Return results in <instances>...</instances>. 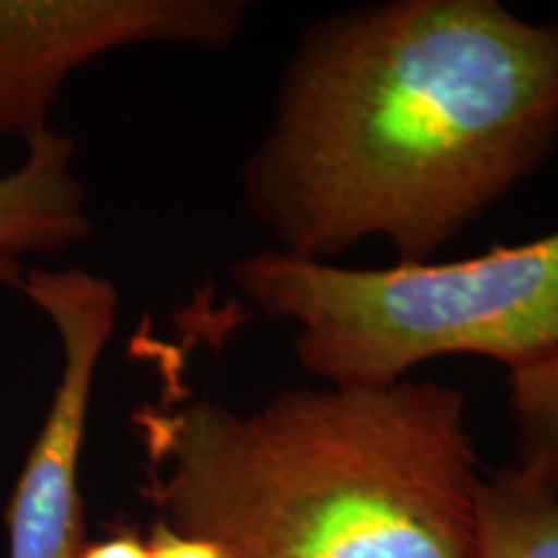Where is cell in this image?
Instances as JSON below:
<instances>
[{
	"label": "cell",
	"mask_w": 558,
	"mask_h": 558,
	"mask_svg": "<svg viewBox=\"0 0 558 558\" xmlns=\"http://www.w3.org/2000/svg\"><path fill=\"white\" fill-rule=\"evenodd\" d=\"M81 558H150L148 541L140 527L130 522H117L111 525L99 541H88L83 546Z\"/></svg>",
	"instance_id": "30bf717a"
},
{
	"label": "cell",
	"mask_w": 558,
	"mask_h": 558,
	"mask_svg": "<svg viewBox=\"0 0 558 558\" xmlns=\"http://www.w3.org/2000/svg\"><path fill=\"white\" fill-rule=\"evenodd\" d=\"M75 143L50 128L26 143L13 171L0 173V288H21L32 256L75 248L94 235Z\"/></svg>",
	"instance_id": "8992f818"
},
{
	"label": "cell",
	"mask_w": 558,
	"mask_h": 558,
	"mask_svg": "<svg viewBox=\"0 0 558 558\" xmlns=\"http://www.w3.org/2000/svg\"><path fill=\"white\" fill-rule=\"evenodd\" d=\"M19 292L58 333L60 375L3 514L9 558H81L88 543L81 456L120 292L111 279L78 267L29 269Z\"/></svg>",
	"instance_id": "277c9868"
},
{
	"label": "cell",
	"mask_w": 558,
	"mask_h": 558,
	"mask_svg": "<svg viewBox=\"0 0 558 558\" xmlns=\"http://www.w3.org/2000/svg\"><path fill=\"white\" fill-rule=\"evenodd\" d=\"M243 0H0V140L32 143L75 70L130 45L222 50Z\"/></svg>",
	"instance_id": "5b68a950"
},
{
	"label": "cell",
	"mask_w": 558,
	"mask_h": 558,
	"mask_svg": "<svg viewBox=\"0 0 558 558\" xmlns=\"http://www.w3.org/2000/svg\"><path fill=\"white\" fill-rule=\"evenodd\" d=\"M514 469L558 494V352L509 369Z\"/></svg>",
	"instance_id": "ba28073f"
},
{
	"label": "cell",
	"mask_w": 558,
	"mask_h": 558,
	"mask_svg": "<svg viewBox=\"0 0 558 558\" xmlns=\"http://www.w3.org/2000/svg\"><path fill=\"white\" fill-rule=\"evenodd\" d=\"M230 284L259 316L295 326L298 365L324 386H393L452 354L509 373L558 352V230L471 259L383 269L267 248L233 262Z\"/></svg>",
	"instance_id": "3957f363"
},
{
	"label": "cell",
	"mask_w": 558,
	"mask_h": 558,
	"mask_svg": "<svg viewBox=\"0 0 558 558\" xmlns=\"http://www.w3.org/2000/svg\"><path fill=\"white\" fill-rule=\"evenodd\" d=\"M150 558H228L220 546L199 535L179 533L177 527L156 520L145 535Z\"/></svg>",
	"instance_id": "9c48e42d"
},
{
	"label": "cell",
	"mask_w": 558,
	"mask_h": 558,
	"mask_svg": "<svg viewBox=\"0 0 558 558\" xmlns=\"http://www.w3.org/2000/svg\"><path fill=\"white\" fill-rule=\"evenodd\" d=\"M473 558H558V494L514 465L481 478Z\"/></svg>",
	"instance_id": "52a82bcc"
},
{
	"label": "cell",
	"mask_w": 558,
	"mask_h": 558,
	"mask_svg": "<svg viewBox=\"0 0 558 558\" xmlns=\"http://www.w3.org/2000/svg\"><path fill=\"white\" fill-rule=\"evenodd\" d=\"M140 492L228 558H473L469 399L442 380L145 403Z\"/></svg>",
	"instance_id": "7a4b0ae2"
},
{
	"label": "cell",
	"mask_w": 558,
	"mask_h": 558,
	"mask_svg": "<svg viewBox=\"0 0 558 558\" xmlns=\"http://www.w3.org/2000/svg\"><path fill=\"white\" fill-rule=\"evenodd\" d=\"M558 143V24L497 0H388L300 34L243 202L275 251L386 241L435 262Z\"/></svg>",
	"instance_id": "6da1fadb"
}]
</instances>
